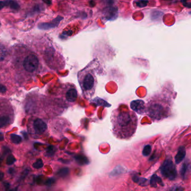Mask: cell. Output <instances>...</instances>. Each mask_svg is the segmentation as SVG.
<instances>
[{
    "label": "cell",
    "instance_id": "18",
    "mask_svg": "<svg viewBox=\"0 0 191 191\" xmlns=\"http://www.w3.org/2000/svg\"><path fill=\"white\" fill-rule=\"evenodd\" d=\"M10 138H11V141L13 143H15V144H19V143H21L22 141L21 137L19 135H17L15 134H11L10 135Z\"/></svg>",
    "mask_w": 191,
    "mask_h": 191
},
{
    "label": "cell",
    "instance_id": "2",
    "mask_svg": "<svg viewBox=\"0 0 191 191\" xmlns=\"http://www.w3.org/2000/svg\"><path fill=\"white\" fill-rule=\"evenodd\" d=\"M172 102L169 96L164 93L151 97L146 105V113L153 121H161L171 113Z\"/></svg>",
    "mask_w": 191,
    "mask_h": 191
},
{
    "label": "cell",
    "instance_id": "25",
    "mask_svg": "<svg viewBox=\"0 0 191 191\" xmlns=\"http://www.w3.org/2000/svg\"><path fill=\"white\" fill-rule=\"evenodd\" d=\"M184 188L181 187H179V186H176L174 187L173 188H172L171 190L169 191H183Z\"/></svg>",
    "mask_w": 191,
    "mask_h": 191
},
{
    "label": "cell",
    "instance_id": "31",
    "mask_svg": "<svg viewBox=\"0 0 191 191\" xmlns=\"http://www.w3.org/2000/svg\"><path fill=\"white\" fill-rule=\"evenodd\" d=\"M9 191H18V188H15L12 189V190H11Z\"/></svg>",
    "mask_w": 191,
    "mask_h": 191
},
{
    "label": "cell",
    "instance_id": "29",
    "mask_svg": "<svg viewBox=\"0 0 191 191\" xmlns=\"http://www.w3.org/2000/svg\"><path fill=\"white\" fill-rule=\"evenodd\" d=\"M3 176H4V174L2 172H0V181L2 180L3 178Z\"/></svg>",
    "mask_w": 191,
    "mask_h": 191
},
{
    "label": "cell",
    "instance_id": "24",
    "mask_svg": "<svg viewBox=\"0 0 191 191\" xmlns=\"http://www.w3.org/2000/svg\"><path fill=\"white\" fill-rule=\"evenodd\" d=\"M55 179H53V178H49V179H47L46 181L44 184L46 185L47 186H51L53 183H55Z\"/></svg>",
    "mask_w": 191,
    "mask_h": 191
},
{
    "label": "cell",
    "instance_id": "21",
    "mask_svg": "<svg viewBox=\"0 0 191 191\" xmlns=\"http://www.w3.org/2000/svg\"><path fill=\"white\" fill-rule=\"evenodd\" d=\"M43 162L42 160L38 159L36 162H34L33 164V167L35 169H40L43 166Z\"/></svg>",
    "mask_w": 191,
    "mask_h": 191
},
{
    "label": "cell",
    "instance_id": "32",
    "mask_svg": "<svg viewBox=\"0 0 191 191\" xmlns=\"http://www.w3.org/2000/svg\"><path fill=\"white\" fill-rule=\"evenodd\" d=\"M45 2H46V3H48L49 4H50V3H51L50 1H49V2H48V1H45Z\"/></svg>",
    "mask_w": 191,
    "mask_h": 191
},
{
    "label": "cell",
    "instance_id": "19",
    "mask_svg": "<svg viewBox=\"0 0 191 191\" xmlns=\"http://www.w3.org/2000/svg\"><path fill=\"white\" fill-rule=\"evenodd\" d=\"M151 151V146L150 145H147L145 146L143 150V155L144 156H149Z\"/></svg>",
    "mask_w": 191,
    "mask_h": 191
},
{
    "label": "cell",
    "instance_id": "23",
    "mask_svg": "<svg viewBox=\"0 0 191 191\" xmlns=\"http://www.w3.org/2000/svg\"><path fill=\"white\" fill-rule=\"evenodd\" d=\"M55 152V148L53 146H50L47 149V154L49 156H52Z\"/></svg>",
    "mask_w": 191,
    "mask_h": 191
},
{
    "label": "cell",
    "instance_id": "10",
    "mask_svg": "<svg viewBox=\"0 0 191 191\" xmlns=\"http://www.w3.org/2000/svg\"><path fill=\"white\" fill-rule=\"evenodd\" d=\"M77 98V91L75 88L69 89L66 93V98L67 101L70 103H74L76 100Z\"/></svg>",
    "mask_w": 191,
    "mask_h": 191
},
{
    "label": "cell",
    "instance_id": "16",
    "mask_svg": "<svg viewBox=\"0 0 191 191\" xmlns=\"http://www.w3.org/2000/svg\"><path fill=\"white\" fill-rule=\"evenodd\" d=\"M10 123V118L8 116H2L0 117V128L4 127Z\"/></svg>",
    "mask_w": 191,
    "mask_h": 191
},
{
    "label": "cell",
    "instance_id": "22",
    "mask_svg": "<svg viewBox=\"0 0 191 191\" xmlns=\"http://www.w3.org/2000/svg\"><path fill=\"white\" fill-rule=\"evenodd\" d=\"M16 162V159L15 158V157L12 155H9L7 159H6V164L9 165H12L13 164L14 162Z\"/></svg>",
    "mask_w": 191,
    "mask_h": 191
},
{
    "label": "cell",
    "instance_id": "28",
    "mask_svg": "<svg viewBox=\"0 0 191 191\" xmlns=\"http://www.w3.org/2000/svg\"><path fill=\"white\" fill-rule=\"evenodd\" d=\"M4 140V137H3V134L2 133L0 132V141H2Z\"/></svg>",
    "mask_w": 191,
    "mask_h": 191
},
{
    "label": "cell",
    "instance_id": "26",
    "mask_svg": "<svg viewBox=\"0 0 191 191\" xmlns=\"http://www.w3.org/2000/svg\"><path fill=\"white\" fill-rule=\"evenodd\" d=\"M6 87L3 85H0V93H5L6 91Z\"/></svg>",
    "mask_w": 191,
    "mask_h": 191
},
{
    "label": "cell",
    "instance_id": "4",
    "mask_svg": "<svg viewBox=\"0 0 191 191\" xmlns=\"http://www.w3.org/2000/svg\"><path fill=\"white\" fill-rule=\"evenodd\" d=\"M160 171L162 176L170 181H173L177 177V171L175 165L171 159H166L162 163Z\"/></svg>",
    "mask_w": 191,
    "mask_h": 191
},
{
    "label": "cell",
    "instance_id": "15",
    "mask_svg": "<svg viewBox=\"0 0 191 191\" xmlns=\"http://www.w3.org/2000/svg\"><path fill=\"white\" fill-rule=\"evenodd\" d=\"M75 159L76 162L80 165H85L89 163V160L84 155H78L75 156Z\"/></svg>",
    "mask_w": 191,
    "mask_h": 191
},
{
    "label": "cell",
    "instance_id": "12",
    "mask_svg": "<svg viewBox=\"0 0 191 191\" xmlns=\"http://www.w3.org/2000/svg\"><path fill=\"white\" fill-rule=\"evenodd\" d=\"M190 164L188 163L187 162H184L183 165H181V178L183 179H186L187 178L188 173L190 170Z\"/></svg>",
    "mask_w": 191,
    "mask_h": 191
},
{
    "label": "cell",
    "instance_id": "1",
    "mask_svg": "<svg viewBox=\"0 0 191 191\" xmlns=\"http://www.w3.org/2000/svg\"><path fill=\"white\" fill-rule=\"evenodd\" d=\"M111 120L113 133L119 139H129L136 131L138 118L134 111L117 108L113 111Z\"/></svg>",
    "mask_w": 191,
    "mask_h": 191
},
{
    "label": "cell",
    "instance_id": "8",
    "mask_svg": "<svg viewBox=\"0 0 191 191\" xmlns=\"http://www.w3.org/2000/svg\"><path fill=\"white\" fill-rule=\"evenodd\" d=\"M62 19V18L57 17V18L53 20L50 23H45L40 24L38 25L39 28L40 29H44V30L55 28L56 26H57L58 24H59V22Z\"/></svg>",
    "mask_w": 191,
    "mask_h": 191
},
{
    "label": "cell",
    "instance_id": "5",
    "mask_svg": "<svg viewBox=\"0 0 191 191\" xmlns=\"http://www.w3.org/2000/svg\"><path fill=\"white\" fill-rule=\"evenodd\" d=\"M38 59L34 55H29L24 61V67L27 71L29 72L35 71L38 67Z\"/></svg>",
    "mask_w": 191,
    "mask_h": 191
},
{
    "label": "cell",
    "instance_id": "3",
    "mask_svg": "<svg viewBox=\"0 0 191 191\" xmlns=\"http://www.w3.org/2000/svg\"><path fill=\"white\" fill-rule=\"evenodd\" d=\"M78 80L83 96L87 100L91 99L95 94L98 84L96 72L91 63L78 72Z\"/></svg>",
    "mask_w": 191,
    "mask_h": 191
},
{
    "label": "cell",
    "instance_id": "27",
    "mask_svg": "<svg viewBox=\"0 0 191 191\" xmlns=\"http://www.w3.org/2000/svg\"><path fill=\"white\" fill-rule=\"evenodd\" d=\"M59 160L61 162H63V163H66V164H67L69 162V161H68L67 160H63L62 159H59Z\"/></svg>",
    "mask_w": 191,
    "mask_h": 191
},
{
    "label": "cell",
    "instance_id": "13",
    "mask_svg": "<svg viewBox=\"0 0 191 191\" xmlns=\"http://www.w3.org/2000/svg\"><path fill=\"white\" fill-rule=\"evenodd\" d=\"M158 183L160 185H162V186H164L162 179L159 176H158L156 174H153L151 177V179H150L151 186L153 187H157Z\"/></svg>",
    "mask_w": 191,
    "mask_h": 191
},
{
    "label": "cell",
    "instance_id": "14",
    "mask_svg": "<svg viewBox=\"0 0 191 191\" xmlns=\"http://www.w3.org/2000/svg\"><path fill=\"white\" fill-rule=\"evenodd\" d=\"M132 179L134 182L138 183L139 185L144 186L147 184V179L143 178H139L136 174L132 175Z\"/></svg>",
    "mask_w": 191,
    "mask_h": 191
},
{
    "label": "cell",
    "instance_id": "9",
    "mask_svg": "<svg viewBox=\"0 0 191 191\" xmlns=\"http://www.w3.org/2000/svg\"><path fill=\"white\" fill-rule=\"evenodd\" d=\"M4 7H10L11 9L18 10L19 9V3L14 1H0V10Z\"/></svg>",
    "mask_w": 191,
    "mask_h": 191
},
{
    "label": "cell",
    "instance_id": "34",
    "mask_svg": "<svg viewBox=\"0 0 191 191\" xmlns=\"http://www.w3.org/2000/svg\"><path fill=\"white\" fill-rule=\"evenodd\" d=\"M0 26H1V24H0Z\"/></svg>",
    "mask_w": 191,
    "mask_h": 191
},
{
    "label": "cell",
    "instance_id": "33",
    "mask_svg": "<svg viewBox=\"0 0 191 191\" xmlns=\"http://www.w3.org/2000/svg\"><path fill=\"white\" fill-rule=\"evenodd\" d=\"M1 163V159H0V164Z\"/></svg>",
    "mask_w": 191,
    "mask_h": 191
},
{
    "label": "cell",
    "instance_id": "17",
    "mask_svg": "<svg viewBox=\"0 0 191 191\" xmlns=\"http://www.w3.org/2000/svg\"><path fill=\"white\" fill-rule=\"evenodd\" d=\"M69 173H70V170L68 168H63L58 171L57 175L59 177L64 178L67 177Z\"/></svg>",
    "mask_w": 191,
    "mask_h": 191
},
{
    "label": "cell",
    "instance_id": "20",
    "mask_svg": "<svg viewBox=\"0 0 191 191\" xmlns=\"http://www.w3.org/2000/svg\"><path fill=\"white\" fill-rule=\"evenodd\" d=\"M6 48H5L4 46L0 45V61L5 58L6 56Z\"/></svg>",
    "mask_w": 191,
    "mask_h": 191
},
{
    "label": "cell",
    "instance_id": "30",
    "mask_svg": "<svg viewBox=\"0 0 191 191\" xmlns=\"http://www.w3.org/2000/svg\"><path fill=\"white\" fill-rule=\"evenodd\" d=\"M14 170L12 168H10V169H9V173H10V174H12V173H14Z\"/></svg>",
    "mask_w": 191,
    "mask_h": 191
},
{
    "label": "cell",
    "instance_id": "6",
    "mask_svg": "<svg viewBox=\"0 0 191 191\" xmlns=\"http://www.w3.org/2000/svg\"><path fill=\"white\" fill-rule=\"evenodd\" d=\"M130 106L134 112H136L139 115H144L146 113V104L143 100H134L131 102Z\"/></svg>",
    "mask_w": 191,
    "mask_h": 191
},
{
    "label": "cell",
    "instance_id": "11",
    "mask_svg": "<svg viewBox=\"0 0 191 191\" xmlns=\"http://www.w3.org/2000/svg\"><path fill=\"white\" fill-rule=\"evenodd\" d=\"M186 151L185 147L184 146H181L179 148L178 153L175 157V163L177 164L181 163L186 157Z\"/></svg>",
    "mask_w": 191,
    "mask_h": 191
},
{
    "label": "cell",
    "instance_id": "7",
    "mask_svg": "<svg viewBox=\"0 0 191 191\" xmlns=\"http://www.w3.org/2000/svg\"><path fill=\"white\" fill-rule=\"evenodd\" d=\"M34 128L37 134H41L44 132L47 129L46 123L41 119L38 118L34 122Z\"/></svg>",
    "mask_w": 191,
    "mask_h": 191
}]
</instances>
